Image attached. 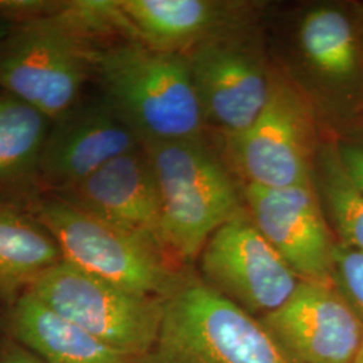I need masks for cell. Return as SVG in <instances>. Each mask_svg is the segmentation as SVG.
Returning <instances> with one entry per match:
<instances>
[{
    "mask_svg": "<svg viewBox=\"0 0 363 363\" xmlns=\"http://www.w3.org/2000/svg\"><path fill=\"white\" fill-rule=\"evenodd\" d=\"M9 328L15 340L45 363H136L52 311L30 291L10 303Z\"/></svg>",
    "mask_w": 363,
    "mask_h": 363,
    "instance_id": "14",
    "label": "cell"
},
{
    "mask_svg": "<svg viewBox=\"0 0 363 363\" xmlns=\"http://www.w3.org/2000/svg\"><path fill=\"white\" fill-rule=\"evenodd\" d=\"M259 320L289 363H352L363 342L362 322L334 284L300 281Z\"/></svg>",
    "mask_w": 363,
    "mask_h": 363,
    "instance_id": "9",
    "label": "cell"
},
{
    "mask_svg": "<svg viewBox=\"0 0 363 363\" xmlns=\"http://www.w3.org/2000/svg\"><path fill=\"white\" fill-rule=\"evenodd\" d=\"M298 43L308 64L330 79L352 77L358 66V45L349 18L333 7L307 13L298 28Z\"/></svg>",
    "mask_w": 363,
    "mask_h": 363,
    "instance_id": "18",
    "label": "cell"
},
{
    "mask_svg": "<svg viewBox=\"0 0 363 363\" xmlns=\"http://www.w3.org/2000/svg\"><path fill=\"white\" fill-rule=\"evenodd\" d=\"M352 363H363V342L362 345H361V349L358 351V354H357V357H355V359H354Z\"/></svg>",
    "mask_w": 363,
    "mask_h": 363,
    "instance_id": "24",
    "label": "cell"
},
{
    "mask_svg": "<svg viewBox=\"0 0 363 363\" xmlns=\"http://www.w3.org/2000/svg\"><path fill=\"white\" fill-rule=\"evenodd\" d=\"M52 195L121 229L150 238L163 249L160 194L142 145Z\"/></svg>",
    "mask_w": 363,
    "mask_h": 363,
    "instance_id": "12",
    "label": "cell"
},
{
    "mask_svg": "<svg viewBox=\"0 0 363 363\" xmlns=\"http://www.w3.org/2000/svg\"><path fill=\"white\" fill-rule=\"evenodd\" d=\"M205 117L235 138L256 121L272 79L249 52L223 42L199 45L189 57Z\"/></svg>",
    "mask_w": 363,
    "mask_h": 363,
    "instance_id": "13",
    "label": "cell"
},
{
    "mask_svg": "<svg viewBox=\"0 0 363 363\" xmlns=\"http://www.w3.org/2000/svg\"><path fill=\"white\" fill-rule=\"evenodd\" d=\"M140 145L136 133L104 100L78 103L52 121L39 160L38 189L62 191Z\"/></svg>",
    "mask_w": 363,
    "mask_h": 363,
    "instance_id": "11",
    "label": "cell"
},
{
    "mask_svg": "<svg viewBox=\"0 0 363 363\" xmlns=\"http://www.w3.org/2000/svg\"><path fill=\"white\" fill-rule=\"evenodd\" d=\"M0 363H45L35 352L25 346L15 343L1 354Z\"/></svg>",
    "mask_w": 363,
    "mask_h": 363,
    "instance_id": "22",
    "label": "cell"
},
{
    "mask_svg": "<svg viewBox=\"0 0 363 363\" xmlns=\"http://www.w3.org/2000/svg\"><path fill=\"white\" fill-rule=\"evenodd\" d=\"M133 35L160 52L202 45L223 23L228 6L208 0H120Z\"/></svg>",
    "mask_w": 363,
    "mask_h": 363,
    "instance_id": "15",
    "label": "cell"
},
{
    "mask_svg": "<svg viewBox=\"0 0 363 363\" xmlns=\"http://www.w3.org/2000/svg\"><path fill=\"white\" fill-rule=\"evenodd\" d=\"M96 54L62 16L26 21L0 45V91L54 121L79 103Z\"/></svg>",
    "mask_w": 363,
    "mask_h": 363,
    "instance_id": "5",
    "label": "cell"
},
{
    "mask_svg": "<svg viewBox=\"0 0 363 363\" xmlns=\"http://www.w3.org/2000/svg\"><path fill=\"white\" fill-rule=\"evenodd\" d=\"M162 203V245L175 262L198 257L208 238L241 213L233 181L198 140L142 143Z\"/></svg>",
    "mask_w": 363,
    "mask_h": 363,
    "instance_id": "4",
    "label": "cell"
},
{
    "mask_svg": "<svg viewBox=\"0 0 363 363\" xmlns=\"http://www.w3.org/2000/svg\"><path fill=\"white\" fill-rule=\"evenodd\" d=\"M249 216L301 281L333 284L337 241L313 183L269 189L247 184Z\"/></svg>",
    "mask_w": 363,
    "mask_h": 363,
    "instance_id": "10",
    "label": "cell"
},
{
    "mask_svg": "<svg viewBox=\"0 0 363 363\" xmlns=\"http://www.w3.org/2000/svg\"><path fill=\"white\" fill-rule=\"evenodd\" d=\"M312 133L311 117L298 91L280 78L272 79L256 121L230 139L247 184L283 189L313 183Z\"/></svg>",
    "mask_w": 363,
    "mask_h": 363,
    "instance_id": "8",
    "label": "cell"
},
{
    "mask_svg": "<svg viewBox=\"0 0 363 363\" xmlns=\"http://www.w3.org/2000/svg\"><path fill=\"white\" fill-rule=\"evenodd\" d=\"M64 261L62 252L23 205L0 201V296L13 303L40 274Z\"/></svg>",
    "mask_w": 363,
    "mask_h": 363,
    "instance_id": "16",
    "label": "cell"
},
{
    "mask_svg": "<svg viewBox=\"0 0 363 363\" xmlns=\"http://www.w3.org/2000/svg\"><path fill=\"white\" fill-rule=\"evenodd\" d=\"M333 284L363 323V253L337 241Z\"/></svg>",
    "mask_w": 363,
    "mask_h": 363,
    "instance_id": "20",
    "label": "cell"
},
{
    "mask_svg": "<svg viewBox=\"0 0 363 363\" xmlns=\"http://www.w3.org/2000/svg\"><path fill=\"white\" fill-rule=\"evenodd\" d=\"M136 363H289L257 318L186 276L163 298L157 337Z\"/></svg>",
    "mask_w": 363,
    "mask_h": 363,
    "instance_id": "3",
    "label": "cell"
},
{
    "mask_svg": "<svg viewBox=\"0 0 363 363\" xmlns=\"http://www.w3.org/2000/svg\"><path fill=\"white\" fill-rule=\"evenodd\" d=\"M52 120L7 91H0V196L31 194Z\"/></svg>",
    "mask_w": 363,
    "mask_h": 363,
    "instance_id": "17",
    "label": "cell"
},
{
    "mask_svg": "<svg viewBox=\"0 0 363 363\" xmlns=\"http://www.w3.org/2000/svg\"><path fill=\"white\" fill-rule=\"evenodd\" d=\"M199 259L202 281L257 319L280 308L301 281L244 211L208 238Z\"/></svg>",
    "mask_w": 363,
    "mask_h": 363,
    "instance_id": "7",
    "label": "cell"
},
{
    "mask_svg": "<svg viewBox=\"0 0 363 363\" xmlns=\"http://www.w3.org/2000/svg\"><path fill=\"white\" fill-rule=\"evenodd\" d=\"M94 72L140 143L198 140L205 115L189 57L128 42L97 50Z\"/></svg>",
    "mask_w": 363,
    "mask_h": 363,
    "instance_id": "1",
    "label": "cell"
},
{
    "mask_svg": "<svg viewBox=\"0 0 363 363\" xmlns=\"http://www.w3.org/2000/svg\"><path fill=\"white\" fill-rule=\"evenodd\" d=\"M318 187L337 229L339 242L363 253V194L343 169L337 147L319 156Z\"/></svg>",
    "mask_w": 363,
    "mask_h": 363,
    "instance_id": "19",
    "label": "cell"
},
{
    "mask_svg": "<svg viewBox=\"0 0 363 363\" xmlns=\"http://www.w3.org/2000/svg\"><path fill=\"white\" fill-rule=\"evenodd\" d=\"M52 311L113 349L140 358L152 347L163 298L138 295L61 261L27 289Z\"/></svg>",
    "mask_w": 363,
    "mask_h": 363,
    "instance_id": "6",
    "label": "cell"
},
{
    "mask_svg": "<svg viewBox=\"0 0 363 363\" xmlns=\"http://www.w3.org/2000/svg\"><path fill=\"white\" fill-rule=\"evenodd\" d=\"M13 27H15V25H13L11 19L0 16V45L4 42V39L11 34Z\"/></svg>",
    "mask_w": 363,
    "mask_h": 363,
    "instance_id": "23",
    "label": "cell"
},
{
    "mask_svg": "<svg viewBox=\"0 0 363 363\" xmlns=\"http://www.w3.org/2000/svg\"><path fill=\"white\" fill-rule=\"evenodd\" d=\"M337 152L346 174L363 194V143L340 144Z\"/></svg>",
    "mask_w": 363,
    "mask_h": 363,
    "instance_id": "21",
    "label": "cell"
},
{
    "mask_svg": "<svg viewBox=\"0 0 363 363\" xmlns=\"http://www.w3.org/2000/svg\"><path fill=\"white\" fill-rule=\"evenodd\" d=\"M23 208L52 234L64 261L109 284L164 298L187 276L150 238L101 220L57 195H30Z\"/></svg>",
    "mask_w": 363,
    "mask_h": 363,
    "instance_id": "2",
    "label": "cell"
}]
</instances>
